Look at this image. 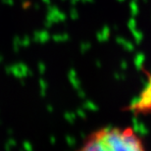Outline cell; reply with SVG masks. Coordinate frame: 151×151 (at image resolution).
<instances>
[{
    "label": "cell",
    "instance_id": "1",
    "mask_svg": "<svg viewBox=\"0 0 151 151\" xmlns=\"http://www.w3.org/2000/svg\"><path fill=\"white\" fill-rule=\"evenodd\" d=\"M81 150L86 151H139L144 149L143 141L131 127H108L93 132L83 142Z\"/></svg>",
    "mask_w": 151,
    "mask_h": 151
}]
</instances>
